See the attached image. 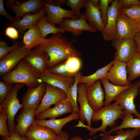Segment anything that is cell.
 I'll list each match as a JSON object with an SVG mask.
<instances>
[{"label":"cell","mask_w":140,"mask_h":140,"mask_svg":"<svg viewBox=\"0 0 140 140\" xmlns=\"http://www.w3.org/2000/svg\"><path fill=\"white\" fill-rule=\"evenodd\" d=\"M47 39V43L38 46L35 48L43 52L48 58L47 69L70 57H79L82 55L61 33L53 34Z\"/></svg>","instance_id":"1"},{"label":"cell","mask_w":140,"mask_h":140,"mask_svg":"<svg viewBox=\"0 0 140 140\" xmlns=\"http://www.w3.org/2000/svg\"><path fill=\"white\" fill-rule=\"evenodd\" d=\"M124 110L123 108L116 102L107 106H104L100 110L94 111L91 120L94 122L102 121L101 125L99 127L92 128L91 127L86 125L78 120L79 123L76 127L85 128L90 131L89 135H93L96 132L100 131L104 133L107 132L106 128L110 126L113 127L116 124L115 121L123 117Z\"/></svg>","instance_id":"2"},{"label":"cell","mask_w":140,"mask_h":140,"mask_svg":"<svg viewBox=\"0 0 140 140\" xmlns=\"http://www.w3.org/2000/svg\"><path fill=\"white\" fill-rule=\"evenodd\" d=\"M40 75L23 59L13 70L1 76L5 82L12 84H24L28 88H34L41 83Z\"/></svg>","instance_id":"3"},{"label":"cell","mask_w":140,"mask_h":140,"mask_svg":"<svg viewBox=\"0 0 140 140\" xmlns=\"http://www.w3.org/2000/svg\"><path fill=\"white\" fill-rule=\"evenodd\" d=\"M25 86L22 83L15 84L11 91L0 105V108L4 110L7 115L8 129L10 134L15 132V117L18 110L22 109L23 107L17 98L18 92Z\"/></svg>","instance_id":"4"},{"label":"cell","mask_w":140,"mask_h":140,"mask_svg":"<svg viewBox=\"0 0 140 140\" xmlns=\"http://www.w3.org/2000/svg\"><path fill=\"white\" fill-rule=\"evenodd\" d=\"M140 86V80L131 84L130 87L121 92L113 100L124 109L123 114H134L136 118L140 119V113L136 108L134 100L139 94V87Z\"/></svg>","instance_id":"5"},{"label":"cell","mask_w":140,"mask_h":140,"mask_svg":"<svg viewBox=\"0 0 140 140\" xmlns=\"http://www.w3.org/2000/svg\"><path fill=\"white\" fill-rule=\"evenodd\" d=\"M13 50L0 60V76L11 71L18 65L20 61L29 54L23 43L15 42Z\"/></svg>","instance_id":"6"},{"label":"cell","mask_w":140,"mask_h":140,"mask_svg":"<svg viewBox=\"0 0 140 140\" xmlns=\"http://www.w3.org/2000/svg\"><path fill=\"white\" fill-rule=\"evenodd\" d=\"M111 45L116 50L114 59L126 63L137 52L136 44L134 39H115L112 41Z\"/></svg>","instance_id":"7"},{"label":"cell","mask_w":140,"mask_h":140,"mask_svg":"<svg viewBox=\"0 0 140 140\" xmlns=\"http://www.w3.org/2000/svg\"><path fill=\"white\" fill-rule=\"evenodd\" d=\"M139 31L138 24L119 11L117 19V32L115 39H133Z\"/></svg>","instance_id":"8"},{"label":"cell","mask_w":140,"mask_h":140,"mask_svg":"<svg viewBox=\"0 0 140 140\" xmlns=\"http://www.w3.org/2000/svg\"><path fill=\"white\" fill-rule=\"evenodd\" d=\"M67 96L64 90L45 83V94L36 111L35 116L49 108L52 105H55L60 101L66 99Z\"/></svg>","instance_id":"9"},{"label":"cell","mask_w":140,"mask_h":140,"mask_svg":"<svg viewBox=\"0 0 140 140\" xmlns=\"http://www.w3.org/2000/svg\"><path fill=\"white\" fill-rule=\"evenodd\" d=\"M59 27L65 32H71L74 37H78L85 31L95 33L97 30L87 23L84 15L82 13L77 19L68 18H64L59 24Z\"/></svg>","instance_id":"10"},{"label":"cell","mask_w":140,"mask_h":140,"mask_svg":"<svg viewBox=\"0 0 140 140\" xmlns=\"http://www.w3.org/2000/svg\"><path fill=\"white\" fill-rule=\"evenodd\" d=\"M112 65L108 71L106 79L112 84L119 86L130 85L127 78V63L114 59Z\"/></svg>","instance_id":"11"},{"label":"cell","mask_w":140,"mask_h":140,"mask_svg":"<svg viewBox=\"0 0 140 140\" xmlns=\"http://www.w3.org/2000/svg\"><path fill=\"white\" fill-rule=\"evenodd\" d=\"M100 80L86 87V94L88 103L94 111L104 106L105 92L101 86Z\"/></svg>","instance_id":"12"},{"label":"cell","mask_w":140,"mask_h":140,"mask_svg":"<svg viewBox=\"0 0 140 140\" xmlns=\"http://www.w3.org/2000/svg\"><path fill=\"white\" fill-rule=\"evenodd\" d=\"M44 5L47 14V21L53 24H60L66 18H70L74 19L79 18L71 10H68L62 8L60 6L50 4L44 1Z\"/></svg>","instance_id":"13"},{"label":"cell","mask_w":140,"mask_h":140,"mask_svg":"<svg viewBox=\"0 0 140 140\" xmlns=\"http://www.w3.org/2000/svg\"><path fill=\"white\" fill-rule=\"evenodd\" d=\"M118 0L112 1L109 7L108 21L103 31L101 32L104 40H113L115 39L117 32V19L119 11Z\"/></svg>","instance_id":"14"},{"label":"cell","mask_w":140,"mask_h":140,"mask_svg":"<svg viewBox=\"0 0 140 140\" xmlns=\"http://www.w3.org/2000/svg\"><path fill=\"white\" fill-rule=\"evenodd\" d=\"M10 9L15 13L17 21L25 14L32 12L34 14L39 12L44 8V1L40 0H29L20 2L17 1L10 6Z\"/></svg>","instance_id":"15"},{"label":"cell","mask_w":140,"mask_h":140,"mask_svg":"<svg viewBox=\"0 0 140 140\" xmlns=\"http://www.w3.org/2000/svg\"><path fill=\"white\" fill-rule=\"evenodd\" d=\"M39 105H34L21 110L16 119L17 124L14 128L15 132L20 136H25L27 129L35 119V112Z\"/></svg>","instance_id":"16"},{"label":"cell","mask_w":140,"mask_h":140,"mask_svg":"<svg viewBox=\"0 0 140 140\" xmlns=\"http://www.w3.org/2000/svg\"><path fill=\"white\" fill-rule=\"evenodd\" d=\"M41 82L50 84L65 91L67 94L68 88L73 84L74 76H63L51 73L47 69L40 74Z\"/></svg>","instance_id":"17"},{"label":"cell","mask_w":140,"mask_h":140,"mask_svg":"<svg viewBox=\"0 0 140 140\" xmlns=\"http://www.w3.org/2000/svg\"><path fill=\"white\" fill-rule=\"evenodd\" d=\"M86 85L80 83L78 87L77 101L80 105L79 114L80 121L83 123L87 121L88 125L91 127V119L94 112L89 105L86 97Z\"/></svg>","instance_id":"18"},{"label":"cell","mask_w":140,"mask_h":140,"mask_svg":"<svg viewBox=\"0 0 140 140\" xmlns=\"http://www.w3.org/2000/svg\"><path fill=\"white\" fill-rule=\"evenodd\" d=\"M73 112L70 102L66 99L57 103L52 108H49L40 113L36 117L37 120H44L46 118H55Z\"/></svg>","instance_id":"19"},{"label":"cell","mask_w":140,"mask_h":140,"mask_svg":"<svg viewBox=\"0 0 140 140\" xmlns=\"http://www.w3.org/2000/svg\"><path fill=\"white\" fill-rule=\"evenodd\" d=\"M58 135L53 130L45 126L32 124L25 134L29 140H54Z\"/></svg>","instance_id":"20"},{"label":"cell","mask_w":140,"mask_h":140,"mask_svg":"<svg viewBox=\"0 0 140 140\" xmlns=\"http://www.w3.org/2000/svg\"><path fill=\"white\" fill-rule=\"evenodd\" d=\"M45 92V83L41 82L36 87L28 88L22 98L23 107L21 110L36 105H39Z\"/></svg>","instance_id":"21"},{"label":"cell","mask_w":140,"mask_h":140,"mask_svg":"<svg viewBox=\"0 0 140 140\" xmlns=\"http://www.w3.org/2000/svg\"><path fill=\"white\" fill-rule=\"evenodd\" d=\"M84 15L92 27L102 32L105 26L102 19L101 13L99 7L94 6L90 0H87Z\"/></svg>","instance_id":"22"},{"label":"cell","mask_w":140,"mask_h":140,"mask_svg":"<svg viewBox=\"0 0 140 140\" xmlns=\"http://www.w3.org/2000/svg\"><path fill=\"white\" fill-rule=\"evenodd\" d=\"M23 59L39 75L47 69V63L48 58L45 54L39 50L35 49L30 51Z\"/></svg>","instance_id":"23"},{"label":"cell","mask_w":140,"mask_h":140,"mask_svg":"<svg viewBox=\"0 0 140 140\" xmlns=\"http://www.w3.org/2000/svg\"><path fill=\"white\" fill-rule=\"evenodd\" d=\"M23 43L29 52L35 47L47 43L48 39L42 38L37 23L24 34Z\"/></svg>","instance_id":"24"},{"label":"cell","mask_w":140,"mask_h":140,"mask_svg":"<svg viewBox=\"0 0 140 140\" xmlns=\"http://www.w3.org/2000/svg\"><path fill=\"white\" fill-rule=\"evenodd\" d=\"M46 13V11L44 8L36 14L31 15L29 13H27L22 16V19L9 24L10 26L16 28L20 35L22 36L24 32L37 23Z\"/></svg>","instance_id":"25"},{"label":"cell","mask_w":140,"mask_h":140,"mask_svg":"<svg viewBox=\"0 0 140 140\" xmlns=\"http://www.w3.org/2000/svg\"><path fill=\"white\" fill-rule=\"evenodd\" d=\"M79 118V114L73 112L69 116L61 118L42 120L35 119L33 124L41 125L48 127L54 131L58 135L65 124L72 121L78 120Z\"/></svg>","instance_id":"26"},{"label":"cell","mask_w":140,"mask_h":140,"mask_svg":"<svg viewBox=\"0 0 140 140\" xmlns=\"http://www.w3.org/2000/svg\"><path fill=\"white\" fill-rule=\"evenodd\" d=\"M105 94L104 106H107L111 104L114 99L123 91L130 88L131 85L124 86H119L114 85L105 78L101 80Z\"/></svg>","instance_id":"27"},{"label":"cell","mask_w":140,"mask_h":140,"mask_svg":"<svg viewBox=\"0 0 140 140\" xmlns=\"http://www.w3.org/2000/svg\"><path fill=\"white\" fill-rule=\"evenodd\" d=\"M115 132L117 134L115 136H111L110 134H102L97 137L102 136L101 140H134L136 137L140 135V129L136 128L125 131L121 129Z\"/></svg>","instance_id":"28"},{"label":"cell","mask_w":140,"mask_h":140,"mask_svg":"<svg viewBox=\"0 0 140 140\" xmlns=\"http://www.w3.org/2000/svg\"><path fill=\"white\" fill-rule=\"evenodd\" d=\"M113 63V60H112L107 65L98 69L93 74L88 76H82L79 81L78 84L85 83L86 87H87L97 80L105 78Z\"/></svg>","instance_id":"29"},{"label":"cell","mask_w":140,"mask_h":140,"mask_svg":"<svg viewBox=\"0 0 140 140\" xmlns=\"http://www.w3.org/2000/svg\"><path fill=\"white\" fill-rule=\"evenodd\" d=\"M122 119V121L120 125L114 126L108 132L104 134H110L117 130L127 128H136L140 129V119L134 118L132 114H123Z\"/></svg>","instance_id":"30"},{"label":"cell","mask_w":140,"mask_h":140,"mask_svg":"<svg viewBox=\"0 0 140 140\" xmlns=\"http://www.w3.org/2000/svg\"><path fill=\"white\" fill-rule=\"evenodd\" d=\"M126 63L128 80L131 83L140 76V54L137 52Z\"/></svg>","instance_id":"31"},{"label":"cell","mask_w":140,"mask_h":140,"mask_svg":"<svg viewBox=\"0 0 140 140\" xmlns=\"http://www.w3.org/2000/svg\"><path fill=\"white\" fill-rule=\"evenodd\" d=\"M82 73L78 72L74 76V81L73 84L68 88L67 93L66 99L71 103L73 112L79 114L80 109L77 103L78 87L79 80L82 76Z\"/></svg>","instance_id":"32"},{"label":"cell","mask_w":140,"mask_h":140,"mask_svg":"<svg viewBox=\"0 0 140 140\" xmlns=\"http://www.w3.org/2000/svg\"><path fill=\"white\" fill-rule=\"evenodd\" d=\"M40 36L44 38L48 34H55L58 32L64 33L65 31L62 29L55 26V25L50 23L47 21L46 16L44 15L37 22Z\"/></svg>","instance_id":"33"},{"label":"cell","mask_w":140,"mask_h":140,"mask_svg":"<svg viewBox=\"0 0 140 140\" xmlns=\"http://www.w3.org/2000/svg\"><path fill=\"white\" fill-rule=\"evenodd\" d=\"M64 62L67 71L72 76L79 72L81 65V61L78 57H70Z\"/></svg>","instance_id":"34"},{"label":"cell","mask_w":140,"mask_h":140,"mask_svg":"<svg viewBox=\"0 0 140 140\" xmlns=\"http://www.w3.org/2000/svg\"><path fill=\"white\" fill-rule=\"evenodd\" d=\"M119 11L138 24L140 23V4L132 5L127 8L120 9Z\"/></svg>","instance_id":"35"},{"label":"cell","mask_w":140,"mask_h":140,"mask_svg":"<svg viewBox=\"0 0 140 140\" xmlns=\"http://www.w3.org/2000/svg\"><path fill=\"white\" fill-rule=\"evenodd\" d=\"M87 0H66L65 5L70 7L71 10L79 17L81 9L85 7Z\"/></svg>","instance_id":"36"},{"label":"cell","mask_w":140,"mask_h":140,"mask_svg":"<svg viewBox=\"0 0 140 140\" xmlns=\"http://www.w3.org/2000/svg\"><path fill=\"white\" fill-rule=\"evenodd\" d=\"M7 120L8 116L6 113L0 108V135L5 138L8 137L11 135L7 125Z\"/></svg>","instance_id":"37"},{"label":"cell","mask_w":140,"mask_h":140,"mask_svg":"<svg viewBox=\"0 0 140 140\" xmlns=\"http://www.w3.org/2000/svg\"><path fill=\"white\" fill-rule=\"evenodd\" d=\"M111 0H100L99 8L101 13L102 22L105 26L107 24L109 7V5Z\"/></svg>","instance_id":"38"},{"label":"cell","mask_w":140,"mask_h":140,"mask_svg":"<svg viewBox=\"0 0 140 140\" xmlns=\"http://www.w3.org/2000/svg\"><path fill=\"white\" fill-rule=\"evenodd\" d=\"M13 84L8 83L3 80L0 81V104L3 101L12 90Z\"/></svg>","instance_id":"39"},{"label":"cell","mask_w":140,"mask_h":140,"mask_svg":"<svg viewBox=\"0 0 140 140\" xmlns=\"http://www.w3.org/2000/svg\"><path fill=\"white\" fill-rule=\"evenodd\" d=\"M47 70L53 74L64 76L72 77L67 71L65 62L55 65Z\"/></svg>","instance_id":"40"},{"label":"cell","mask_w":140,"mask_h":140,"mask_svg":"<svg viewBox=\"0 0 140 140\" xmlns=\"http://www.w3.org/2000/svg\"><path fill=\"white\" fill-rule=\"evenodd\" d=\"M14 44L11 46H9L3 40L0 41V59H1L9 53L13 48Z\"/></svg>","instance_id":"41"},{"label":"cell","mask_w":140,"mask_h":140,"mask_svg":"<svg viewBox=\"0 0 140 140\" xmlns=\"http://www.w3.org/2000/svg\"><path fill=\"white\" fill-rule=\"evenodd\" d=\"M140 4V1L138 0H119L118 6L119 9L127 8L135 5Z\"/></svg>","instance_id":"42"},{"label":"cell","mask_w":140,"mask_h":140,"mask_svg":"<svg viewBox=\"0 0 140 140\" xmlns=\"http://www.w3.org/2000/svg\"><path fill=\"white\" fill-rule=\"evenodd\" d=\"M19 32L16 28L12 26H8L5 29L6 36L13 40H16L19 38Z\"/></svg>","instance_id":"43"},{"label":"cell","mask_w":140,"mask_h":140,"mask_svg":"<svg viewBox=\"0 0 140 140\" xmlns=\"http://www.w3.org/2000/svg\"><path fill=\"white\" fill-rule=\"evenodd\" d=\"M4 0H0V15L6 18L11 23H13L17 20L15 17H13L9 15L6 11L4 5Z\"/></svg>","instance_id":"44"},{"label":"cell","mask_w":140,"mask_h":140,"mask_svg":"<svg viewBox=\"0 0 140 140\" xmlns=\"http://www.w3.org/2000/svg\"><path fill=\"white\" fill-rule=\"evenodd\" d=\"M1 138L2 140H29L25 136L21 137L15 132L11 134L10 136L8 137L2 136Z\"/></svg>","instance_id":"45"},{"label":"cell","mask_w":140,"mask_h":140,"mask_svg":"<svg viewBox=\"0 0 140 140\" xmlns=\"http://www.w3.org/2000/svg\"><path fill=\"white\" fill-rule=\"evenodd\" d=\"M44 1L50 4L61 6L63 5H65L66 0H47Z\"/></svg>","instance_id":"46"},{"label":"cell","mask_w":140,"mask_h":140,"mask_svg":"<svg viewBox=\"0 0 140 140\" xmlns=\"http://www.w3.org/2000/svg\"><path fill=\"white\" fill-rule=\"evenodd\" d=\"M69 135L66 131H61L58 135L57 138L54 140H69Z\"/></svg>","instance_id":"47"},{"label":"cell","mask_w":140,"mask_h":140,"mask_svg":"<svg viewBox=\"0 0 140 140\" xmlns=\"http://www.w3.org/2000/svg\"><path fill=\"white\" fill-rule=\"evenodd\" d=\"M134 39L136 44L137 52L140 54V31L136 34Z\"/></svg>","instance_id":"48"},{"label":"cell","mask_w":140,"mask_h":140,"mask_svg":"<svg viewBox=\"0 0 140 140\" xmlns=\"http://www.w3.org/2000/svg\"><path fill=\"white\" fill-rule=\"evenodd\" d=\"M92 4L95 6L99 7L100 0H90Z\"/></svg>","instance_id":"49"},{"label":"cell","mask_w":140,"mask_h":140,"mask_svg":"<svg viewBox=\"0 0 140 140\" xmlns=\"http://www.w3.org/2000/svg\"><path fill=\"white\" fill-rule=\"evenodd\" d=\"M69 140H85L81 137L79 136H73Z\"/></svg>","instance_id":"50"},{"label":"cell","mask_w":140,"mask_h":140,"mask_svg":"<svg viewBox=\"0 0 140 140\" xmlns=\"http://www.w3.org/2000/svg\"><path fill=\"white\" fill-rule=\"evenodd\" d=\"M16 0H8L6 1V3L7 6H10L16 1Z\"/></svg>","instance_id":"51"},{"label":"cell","mask_w":140,"mask_h":140,"mask_svg":"<svg viewBox=\"0 0 140 140\" xmlns=\"http://www.w3.org/2000/svg\"><path fill=\"white\" fill-rule=\"evenodd\" d=\"M139 95H140V86L139 87ZM139 109H140V103L139 105Z\"/></svg>","instance_id":"52"},{"label":"cell","mask_w":140,"mask_h":140,"mask_svg":"<svg viewBox=\"0 0 140 140\" xmlns=\"http://www.w3.org/2000/svg\"><path fill=\"white\" fill-rule=\"evenodd\" d=\"M139 29V31H140V23L138 24Z\"/></svg>","instance_id":"53"}]
</instances>
